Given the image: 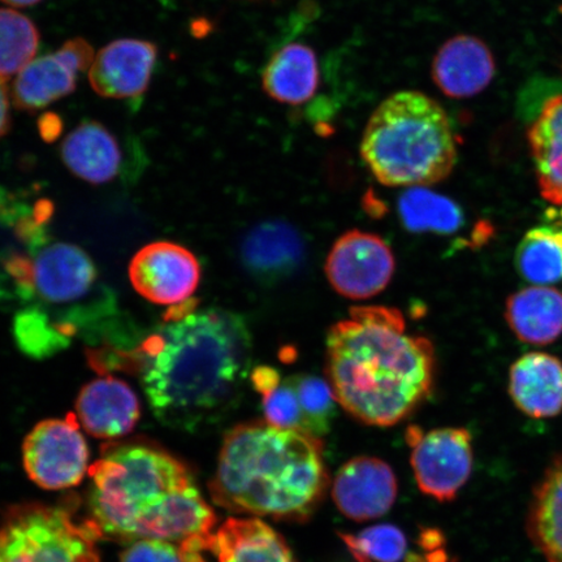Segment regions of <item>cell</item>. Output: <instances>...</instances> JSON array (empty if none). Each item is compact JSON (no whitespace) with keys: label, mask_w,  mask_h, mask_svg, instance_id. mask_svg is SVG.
Instances as JSON below:
<instances>
[{"label":"cell","mask_w":562,"mask_h":562,"mask_svg":"<svg viewBox=\"0 0 562 562\" xmlns=\"http://www.w3.org/2000/svg\"><path fill=\"white\" fill-rule=\"evenodd\" d=\"M100 539L90 519L76 521L66 508L20 504L0 524V562H101Z\"/></svg>","instance_id":"7"},{"label":"cell","mask_w":562,"mask_h":562,"mask_svg":"<svg viewBox=\"0 0 562 562\" xmlns=\"http://www.w3.org/2000/svg\"><path fill=\"white\" fill-rule=\"evenodd\" d=\"M342 539L357 561L400 562L406 557L407 540L396 526H372L356 537L342 536Z\"/></svg>","instance_id":"31"},{"label":"cell","mask_w":562,"mask_h":562,"mask_svg":"<svg viewBox=\"0 0 562 562\" xmlns=\"http://www.w3.org/2000/svg\"><path fill=\"white\" fill-rule=\"evenodd\" d=\"M90 521L102 538L166 540L182 562H209L216 516L184 462L139 442L105 447L89 469Z\"/></svg>","instance_id":"1"},{"label":"cell","mask_w":562,"mask_h":562,"mask_svg":"<svg viewBox=\"0 0 562 562\" xmlns=\"http://www.w3.org/2000/svg\"><path fill=\"white\" fill-rule=\"evenodd\" d=\"M167 322L138 350L147 402L167 426L188 430L210 424L235 405L251 374L248 323L223 308Z\"/></svg>","instance_id":"2"},{"label":"cell","mask_w":562,"mask_h":562,"mask_svg":"<svg viewBox=\"0 0 562 562\" xmlns=\"http://www.w3.org/2000/svg\"><path fill=\"white\" fill-rule=\"evenodd\" d=\"M158 48L149 41L124 38L111 42L94 56L89 82L97 94L112 100L143 95L150 86Z\"/></svg>","instance_id":"14"},{"label":"cell","mask_w":562,"mask_h":562,"mask_svg":"<svg viewBox=\"0 0 562 562\" xmlns=\"http://www.w3.org/2000/svg\"><path fill=\"white\" fill-rule=\"evenodd\" d=\"M326 374L351 417L391 427L430 396L435 350L426 337L407 334L397 308L358 306L327 334Z\"/></svg>","instance_id":"3"},{"label":"cell","mask_w":562,"mask_h":562,"mask_svg":"<svg viewBox=\"0 0 562 562\" xmlns=\"http://www.w3.org/2000/svg\"><path fill=\"white\" fill-rule=\"evenodd\" d=\"M398 214L404 227L412 232L452 235L465 223L456 202L426 188L407 189L400 196Z\"/></svg>","instance_id":"26"},{"label":"cell","mask_w":562,"mask_h":562,"mask_svg":"<svg viewBox=\"0 0 562 562\" xmlns=\"http://www.w3.org/2000/svg\"><path fill=\"white\" fill-rule=\"evenodd\" d=\"M321 82L319 61L311 46L288 44L262 70V89L271 100L290 105L311 101Z\"/></svg>","instance_id":"20"},{"label":"cell","mask_w":562,"mask_h":562,"mask_svg":"<svg viewBox=\"0 0 562 562\" xmlns=\"http://www.w3.org/2000/svg\"><path fill=\"white\" fill-rule=\"evenodd\" d=\"M0 2L12 7H31L42 2V0H0Z\"/></svg>","instance_id":"34"},{"label":"cell","mask_w":562,"mask_h":562,"mask_svg":"<svg viewBox=\"0 0 562 562\" xmlns=\"http://www.w3.org/2000/svg\"><path fill=\"white\" fill-rule=\"evenodd\" d=\"M31 249L32 256H16L5 263V272L21 301L33 302L27 307L37 308L52 319L53 313H59L60 327V313H66L67 325L74 333L83 319L105 312L108 306L83 305L93 302L90 297L100 288L95 263L86 250L59 241H44Z\"/></svg>","instance_id":"6"},{"label":"cell","mask_w":562,"mask_h":562,"mask_svg":"<svg viewBox=\"0 0 562 562\" xmlns=\"http://www.w3.org/2000/svg\"><path fill=\"white\" fill-rule=\"evenodd\" d=\"M505 318L519 340L546 346L562 334V292L543 285L526 288L508 299Z\"/></svg>","instance_id":"22"},{"label":"cell","mask_w":562,"mask_h":562,"mask_svg":"<svg viewBox=\"0 0 562 562\" xmlns=\"http://www.w3.org/2000/svg\"><path fill=\"white\" fill-rule=\"evenodd\" d=\"M361 157L385 187L426 188L453 171L457 150L447 112L416 90L397 91L372 112Z\"/></svg>","instance_id":"5"},{"label":"cell","mask_w":562,"mask_h":562,"mask_svg":"<svg viewBox=\"0 0 562 562\" xmlns=\"http://www.w3.org/2000/svg\"><path fill=\"white\" fill-rule=\"evenodd\" d=\"M94 56L88 41L74 38L59 50L35 58L13 80V104L19 110L37 111L74 93L80 75L90 69Z\"/></svg>","instance_id":"12"},{"label":"cell","mask_w":562,"mask_h":562,"mask_svg":"<svg viewBox=\"0 0 562 562\" xmlns=\"http://www.w3.org/2000/svg\"><path fill=\"white\" fill-rule=\"evenodd\" d=\"M291 379L297 393L305 432L321 438L331 428L336 405L339 404L331 385L308 374L292 375Z\"/></svg>","instance_id":"29"},{"label":"cell","mask_w":562,"mask_h":562,"mask_svg":"<svg viewBox=\"0 0 562 562\" xmlns=\"http://www.w3.org/2000/svg\"><path fill=\"white\" fill-rule=\"evenodd\" d=\"M61 159L77 178L100 186L115 179L123 154L117 139L105 126L86 122L63 140Z\"/></svg>","instance_id":"19"},{"label":"cell","mask_w":562,"mask_h":562,"mask_svg":"<svg viewBox=\"0 0 562 562\" xmlns=\"http://www.w3.org/2000/svg\"><path fill=\"white\" fill-rule=\"evenodd\" d=\"M333 497L344 516L357 522L385 515L397 497V480L389 463L376 457H356L336 474Z\"/></svg>","instance_id":"13"},{"label":"cell","mask_w":562,"mask_h":562,"mask_svg":"<svg viewBox=\"0 0 562 562\" xmlns=\"http://www.w3.org/2000/svg\"><path fill=\"white\" fill-rule=\"evenodd\" d=\"M215 562H296L279 533L258 518H229L211 537Z\"/></svg>","instance_id":"18"},{"label":"cell","mask_w":562,"mask_h":562,"mask_svg":"<svg viewBox=\"0 0 562 562\" xmlns=\"http://www.w3.org/2000/svg\"><path fill=\"white\" fill-rule=\"evenodd\" d=\"M513 402L527 416L550 418L562 411V363L546 353L526 355L513 364L509 376Z\"/></svg>","instance_id":"17"},{"label":"cell","mask_w":562,"mask_h":562,"mask_svg":"<svg viewBox=\"0 0 562 562\" xmlns=\"http://www.w3.org/2000/svg\"><path fill=\"white\" fill-rule=\"evenodd\" d=\"M133 288L157 305L180 306L191 301L201 280V266L191 250L157 241L144 246L130 265Z\"/></svg>","instance_id":"11"},{"label":"cell","mask_w":562,"mask_h":562,"mask_svg":"<svg viewBox=\"0 0 562 562\" xmlns=\"http://www.w3.org/2000/svg\"><path fill=\"white\" fill-rule=\"evenodd\" d=\"M304 255L296 231L283 223H269L258 227L245 238L243 262L252 276L266 281L290 277L299 269Z\"/></svg>","instance_id":"21"},{"label":"cell","mask_w":562,"mask_h":562,"mask_svg":"<svg viewBox=\"0 0 562 562\" xmlns=\"http://www.w3.org/2000/svg\"><path fill=\"white\" fill-rule=\"evenodd\" d=\"M40 33L33 21L11 9H0V80L16 77L35 59Z\"/></svg>","instance_id":"27"},{"label":"cell","mask_w":562,"mask_h":562,"mask_svg":"<svg viewBox=\"0 0 562 562\" xmlns=\"http://www.w3.org/2000/svg\"><path fill=\"white\" fill-rule=\"evenodd\" d=\"M23 463L41 488L79 486L88 472L89 448L76 417L40 422L24 440Z\"/></svg>","instance_id":"9"},{"label":"cell","mask_w":562,"mask_h":562,"mask_svg":"<svg viewBox=\"0 0 562 562\" xmlns=\"http://www.w3.org/2000/svg\"><path fill=\"white\" fill-rule=\"evenodd\" d=\"M11 125V98L5 83L0 80V138L9 132Z\"/></svg>","instance_id":"33"},{"label":"cell","mask_w":562,"mask_h":562,"mask_svg":"<svg viewBox=\"0 0 562 562\" xmlns=\"http://www.w3.org/2000/svg\"><path fill=\"white\" fill-rule=\"evenodd\" d=\"M527 532L547 562H562V454L533 491Z\"/></svg>","instance_id":"23"},{"label":"cell","mask_w":562,"mask_h":562,"mask_svg":"<svg viewBox=\"0 0 562 562\" xmlns=\"http://www.w3.org/2000/svg\"><path fill=\"white\" fill-rule=\"evenodd\" d=\"M406 441L412 448L411 462L419 490L435 501L452 502L472 475V434L465 428L449 427L424 432L411 426Z\"/></svg>","instance_id":"8"},{"label":"cell","mask_w":562,"mask_h":562,"mask_svg":"<svg viewBox=\"0 0 562 562\" xmlns=\"http://www.w3.org/2000/svg\"><path fill=\"white\" fill-rule=\"evenodd\" d=\"M521 277L537 285L562 280V210L552 211L548 222L527 232L516 251Z\"/></svg>","instance_id":"25"},{"label":"cell","mask_w":562,"mask_h":562,"mask_svg":"<svg viewBox=\"0 0 562 562\" xmlns=\"http://www.w3.org/2000/svg\"><path fill=\"white\" fill-rule=\"evenodd\" d=\"M121 562H182L179 547L158 539H140L130 543Z\"/></svg>","instance_id":"32"},{"label":"cell","mask_w":562,"mask_h":562,"mask_svg":"<svg viewBox=\"0 0 562 562\" xmlns=\"http://www.w3.org/2000/svg\"><path fill=\"white\" fill-rule=\"evenodd\" d=\"M395 269L389 244L381 236L358 229L337 238L325 266L329 284L351 300H367L383 292Z\"/></svg>","instance_id":"10"},{"label":"cell","mask_w":562,"mask_h":562,"mask_svg":"<svg viewBox=\"0 0 562 562\" xmlns=\"http://www.w3.org/2000/svg\"><path fill=\"white\" fill-rule=\"evenodd\" d=\"M328 481L321 438L252 420L224 438L209 488L214 503L234 515L305 521Z\"/></svg>","instance_id":"4"},{"label":"cell","mask_w":562,"mask_h":562,"mask_svg":"<svg viewBox=\"0 0 562 562\" xmlns=\"http://www.w3.org/2000/svg\"><path fill=\"white\" fill-rule=\"evenodd\" d=\"M76 412L91 437L119 439L136 427L139 400L128 384L114 376L88 383L76 400Z\"/></svg>","instance_id":"15"},{"label":"cell","mask_w":562,"mask_h":562,"mask_svg":"<svg viewBox=\"0 0 562 562\" xmlns=\"http://www.w3.org/2000/svg\"><path fill=\"white\" fill-rule=\"evenodd\" d=\"M431 76L435 86L448 97H474L494 79V55L480 38L456 35L435 55Z\"/></svg>","instance_id":"16"},{"label":"cell","mask_w":562,"mask_h":562,"mask_svg":"<svg viewBox=\"0 0 562 562\" xmlns=\"http://www.w3.org/2000/svg\"><path fill=\"white\" fill-rule=\"evenodd\" d=\"M529 140L540 193L553 205H562V95L544 104Z\"/></svg>","instance_id":"24"},{"label":"cell","mask_w":562,"mask_h":562,"mask_svg":"<svg viewBox=\"0 0 562 562\" xmlns=\"http://www.w3.org/2000/svg\"><path fill=\"white\" fill-rule=\"evenodd\" d=\"M250 382L262 396L266 422L288 430L304 431V418L291 376L281 378L276 369L258 367L251 371Z\"/></svg>","instance_id":"28"},{"label":"cell","mask_w":562,"mask_h":562,"mask_svg":"<svg viewBox=\"0 0 562 562\" xmlns=\"http://www.w3.org/2000/svg\"><path fill=\"white\" fill-rule=\"evenodd\" d=\"M13 329L21 350L35 358L52 356L70 341L50 316L33 307L19 313Z\"/></svg>","instance_id":"30"}]
</instances>
